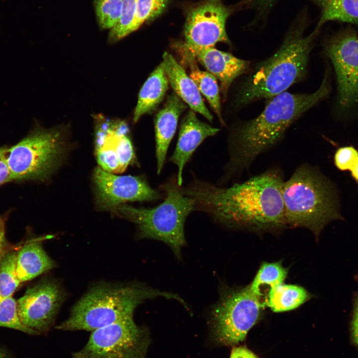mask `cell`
Masks as SVG:
<instances>
[{
    "instance_id": "1",
    "label": "cell",
    "mask_w": 358,
    "mask_h": 358,
    "mask_svg": "<svg viewBox=\"0 0 358 358\" xmlns=\"http://www.w3.org/2000/svg\"><path fill=\"white\" fill-rule=\"evenodd\" d=\"M282 176L271 170L229 187H220L194 180L181 188L193 199L195 210L209 214L230 227L254 231H273L286 225Z\"/></svg>"
},
{
    "instance_id": "2",
    "label": "cell",
    "mask_w": 358,
    "mask_h": 358,
    "mask_svg": "<svg viewBox=\"0 0 358 358\" xmlns=\"http://www.w3.org/2000/svg\"><path fill=\"white\" fill-rule=\"evenodd\" d=\"M328 72L319 89L311 93L283 92L273 97L256 118L234 130L229 140V160L224 179L248 168L260 154L275 145L288 127L330 92Z\"/></svg>"
},
{
    "instance_id": "3",
    "label": "cell",
    "mask_w": 358,
    "mask_h": 358,
    "mask_svg": "<svg viewBox=\"0 0 358 358\" xmlns=\"http://www.w3.org/2000/svg\"><path fill=\"white\" fill-rule=\"evenodd\" d=\"M308 24V12L305 7L291 22L279 49L260 64L243 83L236 98L238 106L263 98H272L302 79L321 29L315 27L306 34Z\"/></svg>"
},
{
    "instance_id": "4",
    "label": "cell",
    "mask_w": 358,
    "mask_h": 358,
    "mask_svg": "<svg viewBox=\"0 0 358 358\" xmlns=\"http://www.w3.org/2000/svg\"><path fill=\"white\" fill-rule=\"evenodd\" d=\"M158 296L183 300L178 295L136 284L107 282L91 287L72 307L68 317L57 326L64 331H93L129 317L145 300Z\"/></svg>"
},
{
    "instance_id": "5",
    "label": "cell",
    "mask_w": 358,
    "mask_h": 358,
    "mask_svg": "<svg viewBox=\"0 0 358 358\" xmlns=\"http://www.w3.org/2000/svg\"><path fill=\"white\" fill-rule=\"evenodd\" d=\"M286 224L305 227L318 235L339 218L329 183L314 168L302 165L284 182L282 190Z\"/></svg>"
},
{
    "instance_id": "6",
    "label": "cell",
    "mask_w": 358,
    "mask_h": 358,
    "mask_svg": "<svg viewBox=\"0 0 358 358\" xmlns=\"http://www.w3.org/2000/svg\"><path fill=\"white\" fill-rule=\"evenodd\" d=\"M177 179L163 186L164 201L153 208L134 207L120 204L113 209L122 217L134 223L141 238L158 240L168 244L179 258L185 243L184 225L187 216L195 210L194 201L183 195Z\"/></svg>"
},
{
    "instance_id": "7",
    "label": "cell",
    "mask_w": 358,
    "mask_h": 358,
    "mask_svg": "<svg viewBox=\"0 0 358 358\" xmlns=\"http://www.w3.org/2000/svg\"><path fill=\"white\" fill-rule=\"evenodd\" d=\"M66 149L60 130L35 127L8 148L6 160L12 182L47 179L61 163Z\"/></svg>"
},
{
    "instance_id": "8",
    "label": "cell",
    "mask_w": 358,
    "mask_h": 358,
    "mask_svg": "<svg viewBox=\"0 0 358 358\" xmlns=\"http://www.w3.org/2000/svg\"><path fill=\"white\" fill-rule=\"evenodd\" d=\"M264 306L249 285L226 290L212 311L215 338L226 345L243 341L258 321Z\"/></svg>"
},
{
    "instance_id": "9",
    "label": "cell",
    "mask_w": 358,
    "mask_h": 358,
    "mask_svg": "<svg viewBox=\"0 0 358 358\" xmlns=\"http://www.w3.org/2000/svg\"><path fill=\"white\" fill-rule=\"evenodd\" d=\"M149 344L146 331L129 317L92 331L71 358H146Z\"/></svg>"
},
{
    "instance_id": "10",
    "label": "cell",
    "mask_w": 358,
    "mask_h": 358,
    "mask_svg": "<svg viewBox=\"0 0 358 358\" xmlns=\"http://www.w3.org/2000/svg\"><path fill=\"white\" fill-rule=\"evenodd\" d=\"M324 50L336 76L338 111L346 114L358 106V34L351 27L341 29L325 41Z\"/></svg>"
},
{
    "instance_id": "11",
    "label": "cell",
    "mask_w": 358,
    "mask_h": 358,
    "mask_svg": "<svg viewBox=\"0 0 358 358\" xmlns=\"http://www.w3.org/2000/svg\"><path fill=\"white\" fill-rule=\"evenodd\" d=\"M65 298L59 282L51 278L42 279L29 287L16 301L21 322L33 335L48 332Z\"/></svg>"
},
{
    "instance_id": "12",
    "label": "cell",
    "mask_w": 358,
    "mask_h": 358,
    "mask_svg": "<svg viewBox=\"0 0 358 358\" xmlns=\"http://www.w3.org/2000/svg\"><path fill=\"white\" fill-rule=\"evenodd\" d=\"M232 9L221 0H206L187 12L184 25L185 42L189 49L214 47L218 42L230 44L226 23Z\"/></svg>"
},
{
    "instance_id": "13",
    "label": "cell",
    "mask_w": 358,
    "mask_h": 358,
    "mask_svg": "<svg viewBox=\"0 0 358 358\" xmlns=\"http://www.w3.org/2000/svg\"><path fill=\"white\" fill-rule=\"evenodd\" d=\"M96 202L103 209L113 208L127 201H153L161 197L142 177L117 176L100 167L93 174Z\"/></svg>"
},
{
    "instance_id": "14",
    "label": "cell",
    "mask_w": 358,
    "mask_h": 358,
    "mask_svg": "<svg viewBox=\"0 0 358 358\" xmlns=\"http://www.w3.org/2000/svg\"><path fill=\"white\" fill-rule=\"evenodd\" d=\"M219 131V129L198 119L192 110L185 115L180 123L176 149L170 159L178 167L177 179L179 186L182 183L184 167L193 153L205 138L215 135Z\"/></svg>"
},
{
    "instance_id": "15",
    "label": "cell",
    "mask_w": 358,
    "mask_h": 358,
    "mask_svg": "<svg viewBox=\"0 0 358 358\" xmlns=\"http://www.w3.org/2000/svg\"><path fill=\"white\" fill-rule=\"evenodd\" d=\"M209 72L218 79L224 97L234 80L246 73L249 63L214 47L189 49L182 46Z\"/></svg>"
},
{
    "instance_id": "16",
    "label": "cell",
    "mask_w": 358,
    "mask_h": 358,
    "mask_svg": "<svg viewBox=\"0 0 358 358\" xmlns=\"http://www.w3.org/2000/svg\"><path fill=\"white\" fill-rule=\"evenodd\" d=\"M162 62L175 93L194 111L210 122L213 116L206 107L196 85L172 55L165 52Z\"/></svg>"
},
{
    "instance_id": "17",
    "label": "cell",
    "mask_w": 358,
    "mask_h": 358,
    "mask_svg": "<svg viewBox=\"0 0 358 358\" xmlns=\"http://www.w3.org/2000/svg\"><path fill=\"white\" fill-rule=\"evenodd\" d=\"M187 106L175 93L170 95L155 120L157 172L164 165L170 142L175 133L178 119Z\"/></svg>"
},
{
    "instance_id": "18",
    "label": "cell",
    "mask_w": 358,
    "mask_h": 358,
    "mask_svg": "<svg viewBox=\"0 0 358 358\" xmlns=\"http://www.w3.org/2000/svg\"><path fill=\"white\" fill-rule=\"evenodd\" d=\"M56 267L40 241L25 244L17 252L16 273L20 283L31 280Z\"/></svg>"
},
{
    "instance_id": "19",
    "label": "cell",
    "mask_w": 358,
    "mask_h": 358,
    "mask_svg": "<svg viewBox=\"0 0 358 358\" xmlns=\"http://www.w3.org/2000/svg\"><path fill=\"white\" fill-rule=\"evenodd\" d=\"M169 82L161 63L150 75L142 87L133 114V121L153 112L163 100Z\"/></svg>"
},
{
    "instance_id": "20",
    "label": "cell",
    "mask_w": 358,
    "mask_h": 358,
    "mask_svg": "<svg viewBox=\"0 0 358 358\" xmlns=\"http://www.w3.org/2000/svg\"><path fill=\"white\" fill-rule=\"evenodd\" d=\"M186 63L189 69V76L196 85L200 92L207 99L217 115L221 123L224 124L222 117L219 88L216 78L207 71L201 70L196 63L195 57L181 46Z\"/></svg>"
},
{
    "instance_id": "21",
    "label": "cell",
    "mask_w": 358,
    "mask_h": 358,
    "mask_svg": "<svg viewBox=\"0 0 358 358\" xmlns=\"http://www.w3.org/2000/svg\"><path fill=\"white\" fill-rule=\"evenodd\" d=\"M310 298V294L304 287L282 283L269 290L264 305L274 312H282L297 308Z\"/></svg>"
},
{
    "instance_id": "22",
    "label": "cell",
    "mask_w": 358,
    "mask_h": 358,
    "mask_svg": "<svg viewBox=\"0 0 358 358\" xmlns=\"http://www.w3.org/2000/svg\"><path fill=\"white\" fill-rule=\"evenodd\" d=\"M287 273V269L283 267L280 262L264 263L249 285L250 288L263 302L266 290L268 294L271 288L283 283Z\"/></svg>"
},
{
    "instance_id": "23",
    "label": "cell",
    "mask_w": 358,
    "mask_h": 358,
    "mask_svg": "<svg viewBox=\"0 0 358 358\" xmlns=\"http://www.w3.org/2000/svg\"><path fill=\"white\" fill-rule=\"evenodd\" d=\"M17 252H2L0 256V301L12 296L20 283L16 273Z\"/></svg>"
},
{
    "instance_id": "24",
    "label": "cell",
    "mask_w": 358,
    "mask_h": 358,
    "mask_svg": "<svg viewBox=\"0 0 358 358\" xmlns=\"http://www.w3.org/2000/svg\"><path fill=\"white\" fill-rule=\"evenodd\" d=\"M136 4L137 0L123 1L121 16L109 33L108 41L110 42H115L133 32Z\"/></svg>"
},
{
    "instance_id": "25",
    "label": "cell",
    "mask_w": 358,
    "mask_h": 358,
    "mask_svg": "<svg viewBox=\"0 0 358 358\" xmlns=\"http://www.w3.org/2000/svg\"><path fill=\"white\" fill-rule=\"evenodd\" d=\"M123 0H95L96 14L103 29H111L121 14Z\"/></svg>"
},
{
    "instance_id": "26",
    "label": "cell",
    "mask_w": 358,
    "mask_h": 358,
    "mask_svg": "<svg viewBox=\"0 0 358 358\" xmlns=\"http://www.w3.org/2000/svg\"><path fill=\"white\" fill-rule=\"evenodd\" d=\"M169 0H137L133 32L144 22L152 20L160 15L166 8Z\"/></svg>"
},
{
    "instance_id": "27",
    "label": "cell",
    "mask_w": 358,
    "mask_h": 358,
    "mask_svg": "<svg viewBox=\"0 0 358 358\" xmlns=\"http://www.w3.org/2000/svg\"><path fill=\"white\" fill-rule=\"evenodd\" d=\"M0 326L12 328L33 335L21 322L18 316L16 301L12 296L0 301Z\"/></svg>"
},
{
    "instance_id": "28",
    "label": "cell",
    "mask_w": 358,
    "mask_h": 358,
    "mask_svg": "<svg viewBox=\"0 0 358 358\" xmlns=\"http://www.w3.org/2000/svg\"><path fill=\"white\" fill-rule=\"evenodd\" d=\"M96 157L99 167L112 173L119 172V165L116 152L110 143L103 139L96 147Z\"/></svg>"
},
{
    "instance_id": "29",
    "label": "cell",
    "mask_w": 358,
    "mask_h": 358,
    "mask_svg": "<svg viewBox=\"0 0 358 358\" xmlns=\"http://www.w3.org/2000/svg\"><path fill=\"white\" fill-rule=\"evenodd\" d=\"M358 158V152L355 148L342 147L339 148L335 154V164L340 170H350Z\"/></svg>"
},
{
    "instance_id": "30",
    "label": "cell",
    "mask_w": 358,
    "mask_h": 358,
    "mask_svg": "<svg viewBox=\"0 0 358 358\" xmlns=\"http://www.w3.org/2000/svg\"><path fill=\"white\" fill-rule=\"evenodd\" d=\"M8 148L7 146L0 147V186L12 182L6 160Z\"/></svg>"
},
{
    "instance_id": "31",
    "label": "cell",
    "mask_w": 358,
    "mask_h": 358,
    "mask_svg": "<svg viewBox=\"0 0 358 358\" xmlns=\"http://www.w3.org/2000/svg\"><path fill=\"white\" fill-rule=\"evenodd\" d=\"M352 335L355 343L358 346V296L355 303L352 322Z\"/></svg>"
},
{
    "instance_id": "32",
    "label": "cell",
    "mask_w": 358,
    "mask_h": 358,
    "mask_svg": "<svg viewBox=\"0 0 358 358\" xmlns=\"http://www.w3.org/2000/svg\"><path fill=\"white\" fill-rule=\"evenodd\" d=\"M230 358H259L252 352L244 347L233 349Z\"/></svg>"
},
{
    "instance_id": "33",
    "label": "cell",
    "mask_w": 358,
    "mask_h": 358,
    "mask_svg": "<svg viewBox=\"0 0 358 358\" xmlns=\"http://www.w3.org/2000/svg\"><path fill=\"white\" fill-rule=\"evenodd\" d=\"M6 215H0V256L3 252L5 243V220Z\"/></svg>"
},
{
    "instance_id": "34",
    "label": "cell",
    "mask_w": 358,
    "mask_h": 358,
    "mask_svg": "<svg viewBox=\"0 0 358 358\" xmlns=\"http://www.w3.org/2000/svg\"><path fill=\"white\" fill-rule=\"evenodd\" d=\"M350 170L353 177L358 181V158L355 161Z\"/></svg>"
},
{
    "instance_id": "35",
    "label": "cell",
    "mask_w": 358,
    "mask_h": 358,
    "mask_svg": "<svg viewBox=\"0 0 358 358\" xmlns=\"http://www.w3.org/2000/svg\"><path fill=\"white\" fill-rule=\"evenodd\" d=\"M0 358H6L3 352L0 349Z\"/></svg>"
},
{
    "instance_id": "36",
    "label": "cell",
    "mask_w": 358,
    "mask_h": 358,
    "mask_svg": "<svg viewBox=\"0 0 358 358\" xmlns=\"http://www.w3.org/2000/svg\"></svg>"
}]
</instances>
